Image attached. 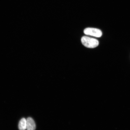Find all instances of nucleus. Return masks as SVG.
I'll use <instances>...</instances> for the list:
<instances>
[{"label":"nucleus","mask_w":130,"mask_h":130,"mask_svg":"<svg viewBox=\"0 0 130 130\" xmlns=\"http://www.w3.org/2000/svg\"><path fill=\"white\" fill-rule=\"evenodd\" d=\"M27 121L25 118L21 119L19 124V128L20 130H25L26 129Z\"/></svg>","instance_id":"obj_4"},{"label":"nucleus","mask_w":130,"mask_h":130,"mask_svg":"<svg viewBox=\"0 0 130 130\" xmlns=\"http://www.w3.org/2000/svg\"><path fill=\"white\" fill-rule=\"evenodd\" d=\"M81 41L84 46L88 48H95L99 45L98 40L87 36L82 37L81 39Z\"/></svg>","instance_id":"obj_1"},{"label":"nucleus","mask_w":130,"mask_h":130,"mask_svg":"<svg viewBox=\"0 0 130 130\" xmlns=\"http://www.w3.org/2000/svg\"><path fill=\"white\" fill-rule=\"evenodd\" d=\"M26 121V129L35 130L36 128V125L34 120L32 118L29 117L27 119Z\"/></svg>","instance_id":"obj_3"},{"label":"nucleus","mask_w":130,"mask_h":130,"mask_svg":"<svg viewBox=\"0 0 130 130\" xmlns=\"http://www.w3.org/2000/svg\"><path fill=\"white\" fill-rule=\"evenodd\" d=\"M84 32L86 35L97 37H101L102 34L101 31L100 29L90 27L85 29Z\"/></svg>","instance_id":"obj_2"}]
</instances>
